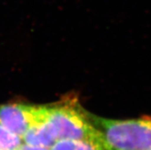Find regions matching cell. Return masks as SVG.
I'll return each instance as SVG.
<instances>
[{
    "mask_svg": "<svg viewBox=\"0 0 151 150\" xmlns=\"http://www.w3.org/2000/svg\"><path fill=\"white\" fill-rule=\"evenodd\" d=\"M107 150H151V117L111 120L88 113Z\"/></svg>",
    "mask_w": 151,
    "mask_h": 150,
    "instance_id": "obj_1",
    "label": "cell"
},
{
    "mask_svg": "<svg viewBox=\"0 0 151 150\" xmlns=\"http://www.w3.org/2000/svg\"><path fill=\"white\" fill-rule=\"evenodd\" d=\"M18 150H50V149L42 146H32V145L23 143Z\"/></svg>",
    "mask_w": 151,
    "mask_h": 150,
    "instance_id": "obj_7",
    "label": "cell"
},
{
    "mask_svg": "<svg viewBox=\"0 0 151 150\" xmlns=\"http://www.w3.org/2000/svg\"><path fill=\"white\" fill-rule=\"evenodd\" d=\"M40 106L9 103L0 105V124L22 139L39 113Z\"/></svg>",
    "mask_w": 151,
    "mask_h": 150,
    "instance_id": "obj_3",
    "label": "cell"
},
{
    "mask_svg": "<svg viewBox=\"0 0 151 150\" xmlns=\"http://www.w3.org/2000/svg\"><path fill=\"white\" fill-rule=\"evenodd\" d=\"M50 150H107L104 145L88 140L61 139L57 141Z\"/></svg>",
    "mask_w": 151,
    "mask_h": 150,
    "instance_id": "obj_5",
    "label": "cell"
},
{
    "mask_svg": "<svg viewBox=\"0 0 151 150\" xmlns=\"http://www.w3.org/2000/svg\"><path fill=\"white\" fill-rule=\"evenodd\" d=\"M22 143V138L0 124V150H18Z\"/></svg>",
    "mask_w": 151,
    "mask_h": 150,
    "instance_id": "obj_6",
    "label": "cell"
},
{
    "mask_svg": "<svg viewBox=\"0 0 151 150\" xmlns=\"http://www.w3.org/2000/svg\"><path fill=\"white\" fill-rule=\"evenodd\" d=\"M23 143L50 149L58 141L55 133L47 117V105L40 106L36 120L22 138Z\"/></svg>",
    "mask_w": 151,
    "mask_h": 150,
    "instance_id": "obj_4",
    "label": "cell"
},
{
    "mask_svg": "<svg viewBox=\"0 0 151 150\" xmlns=\"http://www.w3.org/2000/svg\"><path fill=\"white\" fill-rule=\"evenodd\" d=\"M47 117L55 130L58 141L80 139L104 145L101 134L89 119L88 112L81 108L74 99L47 105Z\"/></svg>",
    "mask_w": 151,
    "mask_h": 150,
    "instance_id": "obj_2",
    "label": "cell"
}]
</instances>
